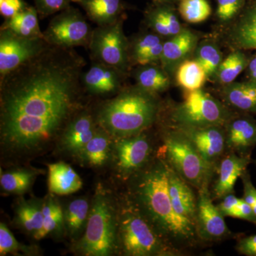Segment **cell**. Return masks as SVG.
Segmentation results:
<instances>
[{"mask_svg": "<svg viewBox=\"0 0 256 256\" xmlns=\"http://www.w3.org/2000/svg\"><path fill=\"white\" fill-rule=\"evenodd\" d=\"M249 163V156H240L235 152H228L224 156L216 168L218 176L210 192L212 198L222 200L226 195L234 193L236 182L246 170Z\"/></svg>", "mask_w": 256, "mask_h": 256, "instance_id": "cell-17", "label": "cell"}, {"mask_svg": "<svg viewBox=\"0 0 256 256\" xmlns=\"http://www.w3.org/2000/svg\"><path fill=\"white\" fill-rule=\"evenodd\" d=\"M48 186L50 193L68 195L82 188V178L70 165L63 162L48 165Z\"/></svg>", "mask_w": 256, "mask_h": 256, "instance_id": "cell-21", "label": "cell"}, {"mask_svg": "<svg viewBox=\"0 0 256 256\" xmlns=\"http://www.w3.org/2000/svg\"><path fill=\"white\" fill-rule=\"evenodd\" d=\"M236 248L242 255L256 256V235L240 239Z\"/></svg>", "mask_w": 256, "mask_h": 256, "instance_id": "cell-43", "label": "cell"}, {"mask_svg": "<svg viewBox=\"0 0 256 256\" xmlns=\"http://www.w3.org/2000/svg\"><path fill=\"white\" fill-rule=\"evenodd\" d=\"M86 66L74 48L48 46L0 78L2 151L26 158L44 151L86 107L80 82Z\"/></svg>", "mask_w": 256, "mask_h": 256, "instance_id": "cell-1", "label": "cell"}, {"mask_svg": "<svg viewBox=\"0 0 256 256\" xmlns=\"http://www.w3.org/2000/svg\"><path fill=\"white\" fill-rule=\"evenodd\" d=\"M43 202H20L15 212V222L20 228L34 237L43 224Z\"/></svg>", "mask_w": 256, "mask_h": 256, "instance_id": "cell-26", "label": "cell"}, {"mask_svg": "<svg viewBox=\"0 0 256 256\" xmlns=\"http://www.w3.org/2000/svg\"><path fill=\"white\" fill-rule=\"evenodd\" d=\"M38 20L40 16L35 6L28 5L12 18L4 20L1 28L25 38H44Z\"/></svg>", "mask_w": 256, "mask_h": 256, "instance_id": "cell-23", "label": "cell"}, {"mask_svg": "<svg viewBox=\"0 0 256 256\" xmlns=\"http://www.w3.org/2000/svg\"><path fill=\"white\" fill-rule=\"evenodd\" d=\"M224 95L228 104L238 110L256 112V82H230Z\"/></svg>", "mask_w": 256, "mask_h": 256, "instance_id": "cell-24", "label": "cell"}, {"mask_svg": "<svg viewBox=\"0 0 256 256\" xmlns=\"http://www.w3.org/2000/svg\"><path fill=\"white\" fill-rule=\"evenodd\" d=\"M122 18L94 28L87 48L92 62L106 64L128 73L130 66L129 42L124 34Z\"/></svg>", "mask_w": 256, "mask_h": 256, "instance_id": "cell-8", "label": "cell"}, {"mask_svg": "<svg viewBox=\"0 0 256 256\" xmlns=\"http://www.w3.org/2000/svg\"><path fill=\"white\" fill-rule=\"evenodd\" d=\"M168 192L176 214L196 228L197 196L188 184L168 164Z\"/></svg>", "mask_w": 256, "mask_h": 256, "instance_id": "cell-16", "label": "cell"}, {"mask_svg": "<svg viewBox=\"0 0 256 256\" xmlns=\"http://www.w3.org/2000/svg\"><path fill=\"white\" fill-rule=\"evenodd\" d=\"M164 43L156 33L144 34L128 44L130 65L146 66L156 64L161 60Z\"/></svg>", "mask_w": 256, "mask_h": 256, "instance_id": "cell-19", "label": "cell"}, {"mask_svg": "<svg viewBox=\"0 0 256 256\" xmlns=\"http://www.w3.org/2000/svg\"></svg>", "mask_w": 256, "mask_h": 256, "instance_id": "cell-47", "label": "cell"}, {"mask_svg": "<svg viewBox=\"0 0 256 256\" xmlns=\"http://www.w3.org/2000/svg\"><path fill=\"white\" fill-rule=\"evenodd\" d=\"M248 64L246 57L242 52L230 54L220 63L217 76L220 82L224 84H230L242 73Z\"/></svg>", "mask_w": 256, "mask_h": 256, "instance_id": "cell-33", "label": "cell"}, {"mask_svg": "<svg viewBox=\"0 0 256 256\" xmlns=\"http://www.w3.org/2000/svg\"><path fill=\"white\" fill-rule=\"evenodd\" d=\"M134 76L138 86L152 94L164 92L170 86L168 76L154 64L139 66Z\"/></svg>", "mask_w": 256, "mask_h": 256, "instance_id": "cell-27", "label": "cell"}, {"mask_svg": "<svg viewBox=\"0 0 256 256\" xmlns=\"http://www.w3.org/2000/svg\"><path fill=\"white\" fill-rule=\"evenodd\" d=\"M90 204L85 198H77L69 204L64 213V224L72 238L85 230L90 212Z\"/></svg>", "mask_w": 256, "mask_h": 256, "instance_id": "cell-28", "label": "cell"}, {"mask_svg": "<svg viewBox=\"0 0 256 256\" xmlns=\"http://www.w3.org/2000/svg\"><path fill=\"white\" fill-rule=\"evenodd\" d=\"M159 114L154 94L140 88H124L117 95L101 102L96 110L99 126L112 138L128 137L144 132Z\"/></svg>", "mask_w": 256, "mask_h": 256, "instance_id": "cell-3", "label": "cell"}, {"mask_svg": "<svg viewBox=\"0 0 256 256\" xmlns=\"http://www.w3.org/2000/svg\"><path fill=\"white\" fill-rule=\"evenodd\" d=\"M196 60L204 69L206 75L210 76L218 70L222 63V54L213 45H204L198 50Z\"/></svg>", "mask_w": 256, "mask_h": 256, "instance_id": "cell-36", "label": "cell"}, {"mask_svg": "<svg viewBox=\"0 0 256 256\" xmlns=\"http://www.w3.org/2000/svg\"><path fill=\"white\" fill-rule=\"evenodd\" d=\"M158 12L163 18L169 31L170 36H175L182 32L181 25L178 22V18L173 14L172 12L164 8H158Z\"/></svg>", "mask_w": 256, "mask_h": 256, "instance_id": "cell-41", "label": "cell"}, {"mask_svg": "<svg viewBox=\"0 0 256 256\" xmlns=\"http://www.w3.org/2000/svg\"><path fill=\"white\" fill-rule=\"evenodd\" d=\"M82 6L87 18L97 26H104L122 18L121 0H72Z\"/></svg>", "mask_w": 256, "mask_h": 256, "instance_id": "cell-20", "label": "cell"}, {"mask_svg": "<svg viewBox=\"0 0 256 256\" xmlns=\"http://www.w3.org/2000/svg\"><path fill=\"white\" fill-rule=\"evenodd\" d=\"M158 156L196 190L210 186L216 168L204 159L191 141L175 128L163 136Z\"/></svg>", "mask_w": 256, "mask_h": 256, "instance_id": "cell-6", "label": "cell"}, {"mask_svg": "<svg viewBox=\"0 0 256 256\" xmlns=\"http://www.w3.org/2000/svg\"><path fill=\"white\" fill-rule=\"evenodd\" d=\"M86 256H108L120 254L118 206L100 186L92 198L85 232L74 246Z\"/></svg>", "mask_w": 256, "mask_h": 256, "instance_id": "cell-4", "label": "cell"}, {"mask_svg": "<svg viewBox=\"0 0 256 256\" xmlns=\"http://www.w3.org/2000/svg\"><path fill=\"white\" fill-rule=\"evenodd\" d=\"M226 124V150L240 156H249V152L256 143V126L244 118L230 119Z\"/></svg>", "mask_w": 256, "mask_h": 256, "instance_id": "cell-18", "label": "cell"}, {"mask_svg": "<svg viewBox=\"0 0 256 256\" xmlns=\"http://www.w3.org/2000/svg\"><path fill=\"white\" fill-rule=\"evenodd\" d=\"M28 6L24 0H0V14L6 20L12 18Z\"/></svg>", "mask_w": 256, "mask_h": 256, "instance_id": "cell-39", "label": "cell"}, {"mask_svg": "<svg viewBox=\"0 0 256 256\" xmlns=\"http://www.w3.org/2000/svg\"><path fill=\"white\" fill-rule=\"evenodd\" d=\"M252 207V208H254V212H255V214H256V203Z\"/></svg>", "mask_w": 256, "mask_h": 256, "instance_id": "cell-46", "label": "cell"}, {"mask_svg": "<svg viewBox=\"0 0 256 256\" xmlns=\"http://www.w3.org/2000/svg\"><path fill=\"white\" fill-rule=\"evenodd\" d=\"M197 192L196 232L198 239L214 242L230 236L232 233L224 220L225 216L214 204L208 185Z\"/></svg>", "mask_w": 256, "mask_h": 256, "instance_id": "cell-12", "label": "cell"}, {"mask_svg": "<svg viewBox=\"0 0 256 256\" xmlns=\"http://www.w3.org/2000/svg\"><path fill=\"white\" fill-rule=\"evenodd\" d=\"M120 254L128 256H171L182 252L170 246L128 198L118 206Z\"/></svg>", "mask_w": 256, "mask_h": 256, "instance_id": "cell-5", "label": "cell"}, {"mask_svg": "<svg viewBox=\"0 0 256 256\" xmlns=\"http://www.w3.org/2000/svg\"><path fill=\"white\" fill-rule=\"evenodd\" d=\"M178 10L184 20L190 23L202 22L212 13L206 0H182Z\"/></svg>", "mask_w": 256, "mask_h": 256, "instance_id": "cell-34", "label": "cell"}, {"mask_svg": "<svg viewBox=\"0 0 256 256\" xmlns=\"http://www.w3.org/2000/svg\"><path fill=\"white\" fill-rule=\"evenodd\" d=\"M240 198H237L234 193L228 194L222 198V202L217 206L224 216H229L234 208L240 203Z\"/></svg>", "mask_w": 256, "mask_h": 256, "instance_id": "cell-44", "label": "cell"}, {"mask_svg": "<svg viewBox=\"0 0 256 256\" xmlns=\"http://www.w3.org/2000/svg\"><path fill=\"white\" fill-rule=\"evenodd\" d=\"M229 216L246 220L256 225V214L254 208L242 198H240L238 206L232 210Z\"/></svg>", "mask_w": 256, "mask_h": 256, "instance_id": "cell-40", "label": "cell"}, {"mask_svg": "<svg viewBox=\"0 0 256 256\" xmlns=\"http://www.w3.org/2000/svg\"><path fill=\"white\" fill-rule=\"evenodd\" d=\"M203 67L196 60H184L178 68V84L188 92L201 89L206 78Z\"/></svg>", "mask_w": 256, "mask_h": 256, "instance_id": "cell-31", "label": "cell"}, {"mask_svg": "<svg viewBox=\"0 0 256 256\" xmlns=\"http://www.w3.org/2000/svg\"><path fill=\"white\" fill-rule=\"evenodd\" d=\"M35 254V248L26 246L18 242L14 235L10 232L6 224H0V255L8 254Z\"/></svg>", "mask_w": 256, "mask_h": 256, "instance_id": "cell-35", "label": "cell"}, {"mask_svg": "<svg viewBox=\"0 0 256 256\" xmlns=\"http://www.w3.org/2000/svg\"><path fill=\"white\" fill-rule=\"evenodd\" d=\"M242 0H218L217 15L220 20L228 21L234 18L242 8Z\"/></svg>", "mask_w": 256, "mask_h": 256, "instance_id": "cell-38", "label": "cell"}, {"mask_svg": "<svg viewBox=\"0 0 256 256\" xmlns=\"http://www.w3.org/2000/svg\"><path fill=\"white\" fill-rule=\"evenodd\" d=\"M249 74L252 80L256 82V56L249 64Z\"/></svg>", "mask_w": 256, "mask_h": 256, "instance_id": "cell-45", "label": "cell"}, {"mask_svg": "<svg viewBox=\"0 0 256 256\" xmlns=\"http://www.w3.org/2000/svg\"><path fill=\"white\" fill-rule=\"evenodd\" d=\"M196 43V37L188 30H182L171 40L164 42L161 62L164 68H174L175 64L180 63L193 50Z\"/></svg>", "mask_w": 256, "mask_h": 256, "instance_id": "cell-22", "label": "cell"}, {"mask_svg": "<svg viewBox=\"0 0 256 256\" xmlns=\"http://www.w3.org/2000/svg\"><path fill=\"white\" fill-rule=\"evenodd\" d=\"M38 174L37 170L30 169L1 172L0 184L2 188L8 193L22 194L30 190Z\"/></svg>", "mask_w": 256, "mask_h": 256, "instance_id": "cell-29", "label": "cell"}, {"mask_svg": "<svg viewBox=\"0 0 256 256\" xmlns=\"http://www.w3.org/2000/svg\"><path fill=\"white\" fill-rule=\"evenodd\" d=\"M43 224L41 230L34 238L40 240L46 236L60 230L64 224V214L60 203L55 198L47 197L43 203Z\"/></svg>", "mask_w": 256, "mask_h": 256, "instance_id": "cell-30", "label": "cell"}, {"mask_svg": "<svg viewBox=\"0 0 256 256\" xmlns=\"http://www.w3.org/2000/svg\"><path fill=\"white\" fill-rule=\"evenodd\" d=\"M80 10L70 6L57 13L43 32L44 38L50 46L88 48L92 30Z\"/></svg>", "mask_w": 256, "mask_h": 256, "instance_id": "cell-9", "label": "cell"}, {"mask_svg": "<svg viewBox=\"0 0 256 256\" xmlns=\"http://www.w3.org/2000/svg\"><path fill=\"white\" fill-rule=\"evenodd\" d=\"M72 0H34L40 20H44L70 6Z\"/></svg>", "mask_w": 256, "mask_h": 256, "instance_id": "cell-37", "label": "cell"}, {"mask_svg": "<svg viewBox=\"0 0 256 256\" xmlns=\"http://www.w3.org/2000/svg\"><path fill=\"white\" fill-rule=\"evenodd\" d=\"M127 73L106 64L92 62L80 77L86 94L100 97H114L124 88V77Z\"/></svg>", "mask_w": 256, "mask_h": 256, "instance_id": "cell-13", "label": "cell"}, {"mask_svg": "<svg viewBox=\"0 0 256 256\" xmlns=\"http://www.w3.org/2000/svg\"><path fill=\"white\" fill-rule=\"evenodd\" d=\"M224 126L194 128H176L191 141L197 151L210 164L218 166L226 152Z\"/></svg>", "mask_w": 256, "mask_h": 256, "instance_id": "cell-15", "label": "cell"}, {"mask_svg": "<svg viewBox=\"0 0 256 256\" xmlns=\"http://www.w3.org/2000/svg\"><path fill=\"white\" fill-rule=\"evenodd\" d=\"M112 137L99 128L94 138L84 148L79 158L90 166H100L107 162L110 154Z\"/></svg>", "mask_w": 256, "mask_h": 256, "instance_id": "cell-25", "label": "cell"}, {"mask_svg": "<svg viewBox=\"0 0 256 256\" xmlns=\"http://www.w3.org/2000/svg\"><path fill=\"white\" fill-rule=\"evenodd\" d=\"M168 166L164 160H152L133 175L129 200L162 238L176 250L197 242L196 228L174 212L168 186Z\"/></svg>", "mask_w": 256, "mask_h": 256, "instance_id": "cell-2", "label": "cell"}, {"mask_svg": "<svg viewBox=\"0 0 256 256\" xmlns=\"http://www.w3.org/2000/svg\"><path fill=\"white\" fill-rule=\"evenodd\" d=\"M230 119L225 106L201 89L188 92L172 114L176 128L224 126Z\"/></svg>", "mask_w": 256, "mask_h": 256, "instance_id": "cell-7", "label": "cell"}, {"mask_svg": "<svg viewBox=\"0 0 256 256\" xmlns=\"http://www.w3.org/2000/svg\"><path fill=\"white\" fill-rule=\"evenodd\" d=\"M99 128L96 114L85 107L76 114L64 128L58 138L60 146L64 151L79 156Z\"/></svg>", "mask_w": 256, "mask_h": 256, "instance_id": "cell-14", "label": "cell"}, {"mask_svg": "<svg viewBox=\"0 0 256 256\" xmlns=\"http://www.w3.org/2000/svg\"><path fill=\"white\" fill-rule=\"evenodd\" d=\"M236 44L244 50H256V8L242 18L234 32Z\"/></svg>", "mask_w": 256, "mask_h": 256, "instance_id": "cell-32", "label": "cell"}, {"mask_svg": "<svg viewBox=\"0 0 256 256\" xmlns=\"http://www.w3.org/2000/svg\"><path fill=\"white\" fill-rule=\"evenodd\" d=\"M146 132L112 138L114 166L120 176L124 180H130L152 161L153 146Z\"/></svg>", "mask_w": 256, "mask_h": 256, "instance_id": "cell-10", "label": "cell"}, {"mask_svg": "<svg viewBox=\"0 0 256 256\" xmlns=\"http://www.w3.org/2000/svg\"><path fill=\"white\" fill-rule=\"evenodd\" d=\"M240 178L244 184V196L242 198L252 206L256 203V188L252 185L250 175L247 172L246 170L242 173Z\"/></svg>", "mask_w": 256, "mask_h": 256, "instance_id": "cell-42", "label": "cell"}, {"mask_svg": "<svg viewBox=\"0 0 256 256\" xmlns=\"http://www.w3.org/2000/svg\"><path fill=\"white\" fill-rule=\"evenodd\" d=\"M48 46L44 38H25L0 28V78L40 54Z\"/></svg>", "mask_w": 256, "mask_h": 256, "instance_id": "cell-11", "label": "cell"}]
</instances>
